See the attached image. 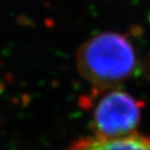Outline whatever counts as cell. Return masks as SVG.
Returning a JSON list of instances; mask_svg holds the SVG:
<instances>
[{"label": "cell", "mask_w": 150, "mask_h": 150, "mask_svg": "<svg viewBox=\"0 0 150 150\" xmlns=\"http://www.w3.org/2000/svg\"><path fill=\"white\" fill-rule=\"evenodd\" d=\"M137 64L136 51L128 38L118 33H102L84 42L76 53V66L95 91L116 88L130 77Z\"/></svg>", "instance_id": "cell-1"}, {"label": "cell", "mask_w": 150, "mask_h": 150, "mask_svg": "<svg viewBox=\"0 0 150 150\" xmlns=\"http://www.w3.org/2000/svg\"><path fill=\"white\" fill-rule=\"evenodd\" d=\"M143 102L121 90L103 93L92 110L95 137L116 139L136 132L142 116Z\"/></svg>", "instance_id": "cell-2"}, {"label": "cell", "mask_w": 150, "mask_h": 150, "mask_svg": "<svg viewBox=\"0 0 150 150\" xmlns=\"http://www.w3.org/2000/svg\"><path fill=\"white\" fill-rule=\"evenodd\" d=\"M99 139L102 150H150V138L137 132L122 138Z\"/></svg>", "instance_id": "cell-3"}]
</instances>
